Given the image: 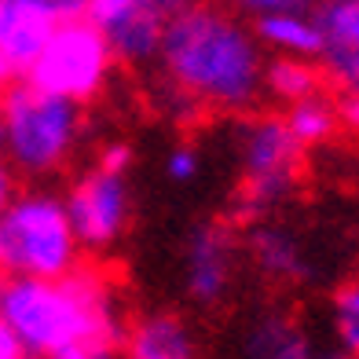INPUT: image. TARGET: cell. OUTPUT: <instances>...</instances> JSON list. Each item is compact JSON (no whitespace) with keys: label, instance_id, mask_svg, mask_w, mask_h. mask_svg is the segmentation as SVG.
Returning a JSON list of instances; mask_svg holds the SVG:
<instances>
[{"label":"cell","instance_id":"cell-1","mask_svg":"<svg viewBox=\"0 0 359 359\" xmlns=\"http://www.w3.org/2000/svg\"><path fill=\"white\" fill-rule=\"evenodd\" d=\"M161 70L176 92L209 110H250L264 95V44L227 8L194 4L165 19Z\"/></svg>","mask_w":359,"mask_h":359},{"label":"cell","instance_id":"cell-2","mask_svg":"<svg viewBox=\"0 0 359 359\" xmlns=\"http://www.w3.org/2000/svg\"><path fill=\"white\" fill-rule=\"evenodd\" d=\"M0 319L29 359H55L70 348H114L125 341L107 283L74 268L62 279H0Z\"/></svg>","mask_w":359,"mask_h":359},{"label":"cell","instance_id":"cell-3","mask_svg":"<svg viewBox=\"0 0 359 359\" xmlns=\"http://www.w3.org/2000/svg\"><path fill=\"white\" fill-rule=\"evenodd\" d=\"M4 158L26 176H52L81 143V107L37 85H8L0 92Z\"/></svg>","mask_w":359,"mask_h":359},{"label":"cell","instance_id":"cell-4","mask_svg":"<svg viewBox=\"0 0 359 359\" xmlns=\"http://www.w3.org/2000/svg\"><path fill=\"white\" fill-rule=\"evenodd\" d=\"M81 242L67 202L52 191H22L0 213V271L26 279H62L77 268Z\"/></svg>","mask_w":359,"mask_h":359},{"label":"cell","instance_id":"cell-5","mask_svg":"<svg viewBox=\"0 0 359 359\" xmlns=\"http://www.w3.org/2000/svg\"><path fill=\"white\" fill-rule=\"evenodd\" d=\"M114 62H118V55H114L103 29L92 26L88 19H70L52 29L37 59L29 62L26 81L81 107L107 88Z\"/></svg>","mask_w":359,"mask_h":359},{"label":"cell","instance_id":"cell-6","mask_svg":"<svg viewBox=\"0 0 359 359\" xmlns=\"http://www.w3.org/2000/svg\"><path fill=\"white\" fill-rule=\"evenodd\" d=\"M304 147L293 140L286 118H257L238 133L242 202L253 213L286 202L301 176Z\"/></svg>","mask_w":359,"mask_h":359},{"label":"cell","instance_id":"cell-7","mask_svg":"<svg viewBox=\"0 0 359 359\" xmlns=\"http://www.w3.org/2000/svg\"><path fill=\"white\" fill-rule=\"evenodd\" d=\"M62 202H67V213H70L81 250H92V253L114 250L121 242V235L128 231V220H133L128 176L107 172L100 165L81 172Z\"/></svg>","mask_w":359,"mask_h":359},{"label":"cell","instance_id":"cell-8","mask_svg":"<svg viewBox=\"0 0 359 359\" xmlns=\"http://www.w3.org/2000/svg\"><path fill=\"white\" fill-rule=\"evenodd\" d=\"M85 19V0H0V55L26 74L59 22Z\"/></svg>","mask_w":359,"mask_h":359},{"label":"cell","instance_id":"cell-9","mask_svg":"<svg viewBox=\"0 0 359 359\" xmlns=\"http://www.w3.org/2000/svg\"><path fill=\"white\" fill-rule=\"evenodd\" d=\"M323 52L319 70L341 92L359 88V0H319L312 8Z\"/></svg>","mask_w":359,"mask_h":359},{"label":"cell","instance_id":"cell-10","mask_svg":"<svg viewBox=\"0 0 359 359\" xmlns=\"http://www.w3.org/2000/svg\"><path fill=\"white\" fill-rule=\"evenodd\" d=\"M231 268H235L231 235L220 224L194 227V235L187 238V253H184V286L191 293V301L202 308L220 304L227 297V290H231Z\"/></svg>","mask_w":359,"mask_h":359},{"label":"cell","instance_id":"cell-11","mask_svg":"<svg viewBox=\"0 0 359 359\" xmlns=\"http://www.w3.org/2000/svg\"><path fill=\"white\" fill-rule=\"evenodd\" d=\"M316 345L290 312H260L242 334V359H312Z\"/></svg>","mask_w":359,"mask_h":359},{"label":"cell","instance_id":"cell-12","mask_svg":"<svg viewBox=\"0 0 359 359\" xmlns=\"http://www.w3.org/2000/svg\"><path fill=\"white\" fill-rule=\"evenodd\" d=\"M125 359H198V345L187 330V323L172 312L143 316L125 334Z\"/></svg>","mask_w":359,"mask_h":359},{"label":"cell","instance_id":"cell-13","mask_svg":"<svg viewBox=\"0 0 359 359\" xmlns=\"http://www.w3.org/2000/svg\"><path fill=\"white\" fill-rule=\"evenodd\" d=\"M250 257L260 275H268L271 283H304L312 279V260H308L304 246L293 238L286 227H253L250 235Z\"/></svg>","mask_w":359,"mask_h":359},{"label":"cell","instance_id":"cell-14","mask_svg":"<svg viewBox=\"0 0 359 359\" xmlns=\"http://www.w3.org/2000/svg\"><path fill=\"white\" fill-rule=\"evenodd\" d=\"M257 41L271 48L275 55H301V59H319L323 37L312 19V11H271L253 19Z\"/></svg>","mask_w":359,"mask_h":359},{"label":"cell","instance_id":"cell-15","mask_svg":"<svg viewBox=\"0 0 359 359\" xmlns=\"http://www.w3.org/2000/svg\"><path fill=\"white\" fill-rule=\"evenodd\" d=\"M161 34H165V15H158L151 8H140L136 15H128L121 26H114L107 34V41L114 48V55H118V62L140 67L147 59H158Z\"/></svg>","mask_w":359,"mask_h":359},{"label":"cell","instance_id":"cell-16","mask_svg":"<svg viewBox=\"0 0 359 359\" xmlns=\"http://www.w3.org/2000/svg\"><path fill=\"white\" fill-rule=\"evenodd\" d=\"M319 88H323V70L316 67V59L275 55L271 62H264V92L286 107L316 95Z\"/></svg>","mask_w":359,"mask_h":359},{"label":"cell","instance_id":"cell-17","mask_svg":"<svg viewBox=\"0 0 359 359\" xmlns=\"http://www.w3.org/2000/svg\"><path fill=\"white\" fill-rule=\"evenodd\" d=\"M286 125H290L293 140L301 147H323L326 140H334V133L341 128V107L334 100H326L323 92H316V95H308V100L290 103Z\"/></svg>","mask_w":359,"mask_h":359},{"label":"cell","instance_id":"cell-18","mask_svg":"<svg viewBox=\"0 0 359 359\" xmlns=\"http://www.w3.org/2000/svg\"><path fill=\"white\" fill-rule=\"evenodd\" d=\"M330 330L334 345L359 355V279L334 290L330 297Z\"/></svg>","mask_w":359,"mask_h":359},{"label":"cell","instance_id":"cell-19","mask_svg":"<svg viewBox=\"0 0 359 359\" xmlns=\"http://www.w3.org/2000/svg\"><path fill=\"white\" fill-rule=\"evenodd\" d=\"M143 4L140 0H85V19L92 26H100L103 34H110L114 26H121L128 15H136Z\"/></svg>","mask_w":359,"mask_h":359},{"label":"cell","instance_id":"cell-20","mask_svg":"<svg viewBox=\"0 0 359 359\" xmlns=\"http://www.w3.org/2000/svg\"><path fill=\"white\" fill-rule=\"evenodd\" d=\"M198 172H202L198 151H194V147H187V143H176L172 151H169V158H165V176L172 180V184H191Z\"/></svg>","mask_w":359,"mask_h":359},{"label":"cell","instance_id":"cell-21","mask_svg":"<svg viewBox=\"0 0 359 359\" xmlns=\"http://www.w3.org/2000/svg\"><path fill=\"white\" fill-rule=\"evenodd\" d=\"M227 4L242 15L260 19V15H271V11H308L316 0H227Z\"/></svg>","mask_w":359,"mask_h":359},{"label":"cell","instance_id":"cell-22","mask_svg":"<svg viewBox=\"0 0 359 359\" xmlns=\"http://www.w3.org/2000/svg\"><path fill=\"white\" fill-rule=\"evenodd\" d=\"M95 165L107 169V172H121L128 176V169H133V147L121 143V140H110L100 147V154H95Z\"/></svg>","mask_w":359,"mask_h":359},{"label":"cell","instance_id":"cell-23","mask_svg":"<svg viewBox=\"0 0 359 359\" xmlns=\"http://www.w3.org/2000/svg\"><path fill=\"white\" fill-rule=\"evenodd\" d=\"M0 359H29V352L19 345V337L4 326V319H0Z\"/></svg>","mask_w":359,"mask_h":359},{"label":"cell","instance_id":"cell-24","mask_svg":"<svg viewBox=\"0 0 359 359\" xmlns=\"http://www.w3.org/2000/svg\"><path fill=\"white\" fill-rule=\"evenodd\" d=\"M337 107H341V125H348L352 133L359 136V88L345 92V100H341Z\"/></svg>","mask_w":359,"mask_h":359},{"label":"cell","instance_id":"cell-25","mask_svg":"<svg viewBox=\"0 0 359 359\" xmlns=\"http://www.w3.org/2000/svg\"><path fill=\"white\" fill-rule=\"evenodd\" d=\"M143 8H151V11H158V15H176L180 8H187V4H194V0H140Z\"/></svg>","mask_w":359,"mask_h":359},{"label":"cell","instance_id":"cell-26","mask_svg":"<svg viewBox=\"0 0 359 359\" xmlns=\"http://www.w3.org/2000/svg\"><path fill=\"white\" fill-rule=\"evenodd\" d=\"M55 359H114V348H70Z\"/></svg>","mask_w":359,"mask_h":359},{"label":"cell","instance_id":"cell-27","mask_svg":"<svg viewBox=\"0 0 359 359\" xmlns=\"http://www.w3.org/2000/svg\"><path fill=\"white\" fill-rule=\"evenodd\" d=\"M11 198H15V180H11V172L0 165V213L11 205Z\"/></svg>","mask_w":359,"mask_h":359},{"label":"cell","instance_id":"cell-28","mask_svg":"<svg viewBox=\"0 0 359 359\" xmlns=\"http://www.w3.org/2000/svg\"><path fill=\"white\" fill-rule=\"evenodd\" d=\"M312 359H359V355H352V352H345V348H316V355Z\"/></svg>","mask_w":359,"mask_h":359},{"label":"cell","instance_id":"cell-29","mask_svg":"<svg viewBox=\"0 0 359 359\" xmlns=\"http://www.w3.org/2000/svg\"><path fill=\"white\" fill-rule=\"evenodd\" d=\"M11 77H15V70H11V62L0 55V92H4L8 85H11Z\"/></svg>","mask_w":359,"mask_h":359},{"label":"cell","instance_id":"cell-30","mask_svg":"<svg viewBox=\"0 0 359 359\" xmlns=\"http://www.w3.org/2000/svg\"><path fill=\"white\" fill-rule=\"evenodd\" d=\"M0 154H4V133H0Z\"/></svg>","mask_w":359,"mask_h":359}]
</instances>
